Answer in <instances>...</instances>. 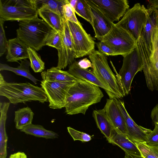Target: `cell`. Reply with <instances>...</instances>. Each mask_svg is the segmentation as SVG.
Here are the masks:
<instances>
[{
	"mask_svg": "<svg viewBox=\"0 0 158 158\" xmlns=\"http://www.w3.org/2000/svg\"><path fill=\"white\" fill-rule=\"evenodd\" d=\"M38 8L34 0H0V18L19 21L37 17Z\"/></svg>",
	"mask_w": 158,
	"mask_h": 158,
	"instance_id": "cell-6",
	"label": "cell"
},
{
	"mask_svg": "<svg viewBox=\"0 0 158 158\" xmlns=\"http://www.w3.org/2000/svg\"><path fill=\"white\" fill-rule=\"evenodd\" d=\"M117 102L124 119L128 138L133 142H146L147 136L152 130L136 124L128 113L124 101L117 99Z\"/></svg>",
	"mask_w": 158,
	"mask_h": 158,
	"instance_id": "cell-14",
	"label": "cell"
},
{
	"mask_svg": "<svg viewBox=\"0 0 158 158\" xmlns=\"http://www.w3.org/2000/svg\"><path fill=\"white\" fill-rule=\"evenodd\" d=\"M144 158H158V146L148 145L146 142H134Z\"/></svg>",
	"mask_w": 158,
	"mask_h": 158,
	"instance_id": "cell-31",
	"label": "cell"
},
{
	"mask_svg": "<svg viewBox=\"0 0 158 158\" xmlns=\"http://www.w3.org/2000/svg\"><path fill=\"white\" fill-rule=\"evenodd\" d=\"M112 23L118 21L129 9L127 0H91Z\"/></svg>",
	"mask_w": 158,
	"mask_h": 158,
	"instance_id": "cell-12",
	"label": "cell"
},
{
	"mask_svg": "<svg viewBox=\"0 0 158 158\" xmlns=\"http://www.w3.org/2000/svg\"><path fill=\"white\" fill-rule=\"evenodd\" d=\"M98 51L106 56H115L114 51L104 42L100 41L96 44Z\"/></svg>",
	"mask_w": 158,
	"mask_h": 158,
	"instance_id": "cell-37",
	"label": "cell"
},
{
	"mask_svg": "<svg viewBox=\"0 0 158 158\" xmlns=\"http://www.w3.org/2000/svg\"><path fill=\"white\" fill-rule=\"evenodd\" d=\"M125 155L124 158H144L141 156H139L125 153Z\"/></svg>",
	"mask_w": 158,
	"mask_h": 158,
	"instance_id": "cell-42",
	"label": "cell"
},
{
	"mask_svg": "<svg viewBox=\"0 0 158 158\" xmlns=\"http://www.w3.org/2000/svg\"><path fill=\"white\" fill-rule=\"evenodd\" d=\"M103 96L99 87L79 79L68 92L65 112L69 115H85L90 106L100 102Z\"/></svg>",
	"mask_w": 158,
	"mask_h": 158,
	"instance_id": "cell-1",
	"label": "cell"
},
{
	"mask_svg": "<svg viewBox=\"0 0 158 158\" xmlns=\"http://www.w3.org/2000/svg\"><path fill=\"white\" fill-rule=\"evenodd\" d=\"M67 71L76 78L85 80L103 89L110 98H113L110 91L99 81L93 71L88 69L81 68L78 65V62L75 61L70 64Z\"/></svg>",
	"mask_w": 158,
	"mask_h": 158,
	"instance_id": "cell-17",
	"label": "cell"
},
{
	"mask_svg": "<svg viewBox=\"0 0 158 158\" xmlns=\"http://www.w3.org/2000/svg\"><path fill=\"white\" fill-rule=\"evenodd\" d=\"M38 13L52 29L63 32L65 19L61 16L43 6L38 8Z\"/></svg>",
	"mask_w": 158,
	"mask_h": 158,
	"instance_id": "cell-21",
	"label": "cell"
},
{
	"mask_svg": "<svg viewBox=\"0 0 158 158\" xmlns=\"http://www.w3.org/2000/svg\"><path fill=\"white\" fill-rule=\"evenodd\" d=\"M151 117L154 123L158 124V104H157L152 109Z\"/></svg>",
	"mask_w": 158,
	"mask_h": 158,
	"instance_id": "cell-39",
	"label": "cell"
},
{
	"mask_svg": "<svg viewBox=\"0 0 158 158\" xmlns=\"http://www.w3.org/2000/svg\"><path fill=\"white\" fill-rule=\"evenodd\" d=\"M61 32L52 29L46 42V45L56 48L58 50L61 48L62 44Z\"/></svg>",
	"mask_w": 158,
	"mask_h": 158,
	"instance_id": "cell-32",
	"label": "cell"
},
{
	"mask_svg": "<svg viewBox=\"0 0 158 158\" xmlns=\"http://www.w3.org/2000/svg\"><path fill=\"white\" fill-rule=\"evenodd\" d=\"M155 127L149 133L146 138V142L150 145L158 146V124L155 123Z\"/></svg>",
	"mask_w": 158,
	"mask_h": 158,
	"instance_id": "cell-36",
	"label": "cell"
},
{
	"mask_svg": "<svg viewBox=\"0 0 158 158\" xmlns=\"http://www.w3.org/2000/svg\"><path fill=\"white\" fill-rule=\"evenodd\" d=\"M8 158H27V156L24 152H18L11 154Z\"/></svg>",
	"mask_w": 158,
	"mask_h": 158,
	"instance_id": "cell-40",
	"label": "cell"
},
{
	"mask_svg": "<svg viewBox=\"0 0 158 158\" xmlns=\"http://www.w3.org/2000/svg\"><path fill=\"white\" fill-rule=\"evenodd\" d=\"M67 22L73 44L75 58L89 55L95 50L93 38L86 32L81 23Z\"/></svg>",
	"mask_w": 158,
	"mask_h": 158,
	"instance_id": "cell-10",
	"label": "cell"
},
{
	"mask_svg": "<svg viewBox=\"0 0 158 158\" xmlns=\"http://www.w3.org/2000/svg\"><path fill=\"white\" fill-rule=\"evenodd\" d=\"M103 108L114 130L127 135V132L125 122L118 105L117 99H107Z\"/></svg>",
	"mask_w": 158,
	"mask_h": 158,
	"instance_id": "cell-16",
	"label": "cell"
},
{
	"mask_svg": "<svg viewBox=\"0 0 158 158\" xmlns=\"http://www.w3.org/2000/svg\"><path fill=\"white\" fill-rule=\"evenodd\" d=\"M41 75L43 80L47 81L66 82L77 81L79 79L76 78L67 71L62 70L57 67L41 72Z\"/></svg>",
	"mask_w": 158,
	"mask_h": 158,
	"instance_id": "cell-24",
	"label": "cell"
},
{
	"mask_svg": "<svg viewBox=\"0 0 158 158\" xmlns=\"http://www.w3.org/2000/svg\"><path fill=\"white\" fill-rule=\"evenodd\" d=\"M157 29L152 38V50L146 45L140 36L137 45L142 58L147 86L152 91H158V44Z\"/></svg>",
	"mask_w": 158,
	"mask_h": 158,
	"instance_id": "cell-5",
	"label": "cell"
},
{
	"mask_svg": "<svg viewBox=\"0 0 158 158\" xmlns=\"http://www.w3.org/2000/svg\"><path fill=\"white\" fill-rule=\"evenodd\" d=\"M79 66L81 68L88 69L91 67L92 68V65L91 61L87 58H85L80 60L78 62Z\"/></svg>",
	"mask_w": 158,
	"mask_h": 158,
	"instance_id": "cell-38",
	"label": "cell"
},
{
	"mask_svg": "<svg viewBox=\"0 0 158 158\" xmlns=\"http://www.w3.org/2000/svg\"><path fill=\"white\" fill-rule=\"evenodd\" d=\"M77 81L58 82L42 81L40 85L47 96L49 107L54 109L64 107L68 92Z\"/></svg>",
	"mask_w": 158,
	"mask_h": 158,
	"instance_id": "cell-11",
	"label": "cell"
},
{
	"mask_svg": "<svg viewBox=\"0 0 158 158\" xmlns=\"http://www.w3.org/2000/svg\"><path fill=\"white\" fill-rule=\"evenodd\" d=\"M157 42H158V27H157Z\"/></svg>",
	"mask_w": 158,
	"mask_h": 158,
	"instance_id": "cell-45",
	"label": "cell"
},
{
	"mask_svg": "<svg viewBox=\"0 0 158 158\" xmlns=\"http://www.w3.org/2000/svg\"><path fill=\"white\" fill-rule=\"evenodd\" d=\"M63 16L65 21H70L77 24H80L77 18L74 10L70 5L68 0L63 7Z\"/></svg>",
	"mask_w": 158,
	"mask_h": 158,
	"instance_id": "cell-34",
	"label": "cell"
},
{
	"mask_svg": "<svg viewBox=\"0 0 158 158\" xmlns=\"http://www.w3.org/2000/svg\"><path fill=\"white\" fill-rule=\"evenodd\" d=\"M92 116L98 128L108 140L111 136L114 129L104 109L94 110Z\"/></svg>",
	"mask_w": 158,
	"mask_h": 158,
	"instance_id": "cell-23",
	"label": "cell"
},
{
	"mask_svg": "<svg viewBox=\"0 0 158 158\" xmlns=\"http://www.w3.org/2000/svg\"><path fill=\"white\" fill-rule=\"evenodd\" d=\"M75 13L89 22L92 26L93 19L90 7L86 0H77Z\"/></svg>",
	"mask_w": 158,
	"mask_h": 158,
	"instance_id": "cell-29",
	"label": "cell"
},
{
	"mask_svg": "<svg viewBox=\"0 0 158 158\" xmlns=\"http://www.w3.org/2000/svg\"><path fill=\"white\" fill-rule=\"evenodd\" d=\"M10 102H0V158L7 156L8 136L6 130V123Z\"/></svg>",
	"mask_w": 158,
	"mask_h": 158,
	"instance_id": "cell-22",
	"label": "cell"
},
{
	"mask_svg": "<svg viewBox=\"0 0 158 158\" xmlns=\"http://www.w3.org/2000/svg\"><path fill=\"white\" fill-rule=\"evenodd\" d=\"M148 17L145 26L140 35L148 47L152 49V36L158 27V10L147 9Z\"/></svg>",
	"mask_w": 158,
	"mask_h": 158,
	"instance_id": "cell-19",
	"label": "cell"
},
{
	"mask_svg": "<svg viewBox=\"0 0 158 158\" xmlns=\"http://www.w3.org/2000/svg\"><path fill=\"white\" fill-rule=\"evenodd\" d=\"M110 47L116 56H123L137 47V41L127 31L114 23L108 32L99 40Z\"/></svg>",
	"mask_w": 158,
	"mask_h": 158,
	"instance_id": "cell-8",
	"label": "cell"
},
{
	"mask_svg": "<svg viewBox=\"0 0 158 158\" xmlns=\"http://www.w3.org/2000/svg\"><path fill=\"white\" fill-rule=\"evenodd\" d=\"M28 52L31 69L35 73L43 72L45 68V63L40 56L35 50L29 47L28 48Z\"/></svg>",
	"mask_w": 158,
	"mask_h": 158,
	"instance_id": "cell-30",
	"label": "cell"
},
{
	"mask_svg": "<svg viewBox=\"0 0 158 158\" xmlns=\"http://www.w3.org/2000/svg\"><path fill=\"white\" fill-rule=\"evenodd\" d=\"M5 21L0 18V56L5 53L6 50L8 41L6 39L3 28Z\"/></svg>",
	"mask_w": 158,
	"mask_h": 158,
	"instance_id": "cell-35",
	"label": "cell"
},
{
	"mask_svg": "<svg viewBox=\"0 0 158 158\" xmlns=\"http://www.w3.org/2000/svg\"><path fill=\"white\" fill-rule=\"evenodd\" d=\"M26 134L47 139L58 138L59 135L56 133L47 130L41 125L32 123L20 130Z\"/></svg>",
	"mask_w": 158,
	"mask_h": 158,
	"instance_id": "cell-27",
	"label": "cell"
},
{
	"mask_svg": "<svg viewBox=\"0 0 158 158\" xmlns=\"http://www.w3.org/2000/svg\"><path fill=\"white\" fill-rule=\"evenodd\" d=\"M16 30L17 37L28 47L35 51L46 45V40L52 29L42 19L37 17L19 21Z\"/></svg>",
	"mask_w": 158,
	"mask_h": 158,
	"instance_id": "cell-2",
	"label": "cell"
},
{
	"mask_svg": "<svg viewBox=\"0 0 158 158\" xmlns=\"http://www.w3.org/2000/svg\"><path fill=\"white\" fill-rule=\"evenodd\" d=\"M38 8L43 6L59 14L63 18V7L68 0H34Z\"/></svg>",
	"mask_w": 158,
	"mask_h": 158,
	"instance_id": "cell-28",
	"label": "cell"
},
{
	"mask_svg": "<svg viewBox=\"0 0 158 158\" xmlns=\"http://www.w3.org/2000/svg\"><path fill=\"white\" fill-rule=\"evenodd\" d=\"M0 95L7 98L14 105L32 101L44 103L48 102L46 94L41 88L29 83H8L0 85Z\"/></svg>",
	"mask_w": 158,
	"mask_h": 158,
	"instance_id": "cell-3",
	"label": "cell"
},
{
	"mask_svg": "<svg viewBox=\"0 0 158 158\" xmlns=\"http://www.w3.org/2000/svg\"><path fill=\"white\" fill-rule=\"evenodd\" d=\"M28 48L25 44L17 37L9 40L6 48L7 53L6 58L7 61L16 62L29 58Z\"/></svg>",
	"mask_w": 158,
	"mask_h": 158,
	"instance_id": "cell-18",
	"label": "cell"
},
{
	"mask_svg": "<svg viewBox=\"0 0 158 158\" xmlns=\"http://www.w3.org/2000/svg\"><path fill=\"white\" fill-rule=\"evenodd\" d=\"M20 65L17 68H14L6 64H0V71L7 70L14 72L17 75L21 76L32 81L35 84L38 80L31 73L29 70L30 62L27 59L22 60Z\"/></svg>",
	"mask_w": 158,
	"mask_h": 158,
	"instance_id": "cell-25",
	"label": "cell"
},
{
	"mask_svg": "<svg viewBox=\"0 0 158 158\" xmlns=\"http://www.w3.org/2000/svg\"><path fill=\"white\" fill-rule=\"evenodd\" d=\"M107 141L110 143L119 146L125 153L141 156L135 143L130 140L127 135L121 133L114 130L111 136Z\"/></svg>",
	"mask_w": 158,
	"mask_h": 158,
	"instance_id": "cell-20",
	"label": "cell"
},
{
	"mask_svg": "<svg viewBox=\"0 0 158 158\" xmlns=\"http://www.w3.org/2000/svg\"><path fill=\"white\" fill-rule=\"evenodd\" d=\"M122 66L117 73L112 62L110 63L118 80L123 87L126 95L129 93L133 79L139 72L143 70L142 57L137 46L128 54L123 56Z\"/></svg>",
	"mask_w": 158,
	"mask_h": 158,
	"instance_id": "cell-7",
	"label": "cell"
},
{
	"mask_svg": "<svg viewBox=\"0 0 158 158\" xmlns=\"http://www.w3.org/2000/svg\"><path fill=\"white\" fill-rule=\"evenodd\" d=\"M34 114L28 106L20 109L15 111L14 121L16 128L21 130L32 124Z\"/></svg>",
	"mask_w": 158,
	"mask_h": 158,
	"instance_id": "cell-26",
	"label": "cell"
},
{
	"mask_svg": "<svg viewBox=\"0 0 158 158\" xmlns=\"http://www.w3.org/2000/svg\"><path fill=\"white\" fill-rule=\"evenodd\" d=\"M68 131L74 141L80 140L83 142L90 141L93 135L77 130L71 127H68Z\"/></svg>",
	"mask_w": 158,
	"mask_h": 158,
	"instance_id": "cell-33",
	"label": "cell"
},
{
	"mask_svg": "<svg viewBox=\"0 0 158 158\" xmlns=\"http://www.w3.org/2000/svg\"><path fill=\"white\" fill-rule=\"evenodd\" d=\"M62 36V45L61 48L57 50L58 62L57 66L61 69L71 64L75 61V58L71 36L67 21L65 20Z\"/></svg>",
	"mask_w": 158,
	"mask_h": 158,
	"instance_id": "cell-13",
	"label": "cell"
},
{
	"mask_svg": "<svg viewBox=\"0 0 158 158\" xmlns=\"http://www.w3.org/2000/svg\"><path fill=\"white\" fill-rule=\"evenodd\" d=\"M147 9H155L158 10V0H148Z\"/></svg>",
	"mask_w": 158,
	"mask_h": 158,
	"instance_id": "cell-41",
	"label": "cell"
},
{
	"mask_svg": "<svg viewBox=\"0 0 158 158\" xmlns=\"http://www.w3.org/2000/svg\"><path fill=\"white\" fill-rule=\"evenodd\" d=\"M68 1L70 6L74 10L77 0H68Z\"/></svg>",
	"mask_w": 158,
	"mask_h": 158,
	"instance_id": "cell-43",
	"label": "cell"
},
{
	"mask_svg": "<svg viewBox=\"0 0 158 158\" xmlns=\"http://www.w3.org/2000/svg\"><path fill=\"white\" fill-rule=\"evenodd\" d=\"M91 11L95 37L98 40L106 34L110 30L113 24L98 7L91 0H87Z\"/></svg>",
	"mask_w": 158,
	"mask_h": 158,
	"instance_id": "cell-15",
	"label": "cell"
},
{
	"mask_svg": "<svg viewBox=\"0 0 158 158\" xmlns=\"http://www.w3.org/2000/svg\"><path fill=\"white\" fill-rule=\"evenodd\" d=\"M106 56L94 50L89 55L93 71L99 81L110 91L113 98L124 97V90L108 64Z\"/></svg>",
	"mask_w": 158,
	"mask_h": 158,
	"instance_id": "cell-4",
	"label": "cell"
},
{
	"mask_svg": "<svg viewBox=\"0 0 158 158\" xmlns=\"http://www.w3.org/2000/svg\"><path fill=\"white\" fill-rule=\"evenodd\" d=\"M147 17V9L144 5L137 3L129 9L122 18L115 24L127 31L137 41L145 26Z\"/></svg>",
	"mask_w": 158,
	"mask_h": 158,
	"instance_id": "cell-9",
	"label": "cell"
},
{
	"mask_svg": "<svg viewBox=\"0 0 158 158\" xmlns=\"http://www.w3.org/2000/svg\"><path fill=\"white\" fill-rule=\"evenodd\" d=\"M6 81L4 80V77L2 75L1 73L0 74V85H2Z\"/></svg>",
	"mask_w": 158,
	"mask_h": 158,
	"instance_id": "cell-44",
	"label": "cell"
}]
</instances>
